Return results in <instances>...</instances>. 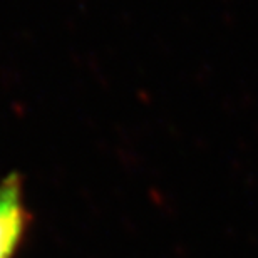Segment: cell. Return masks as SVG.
<instances>
[{
	"mask_svg": "<svg viewBox=\"0 0 258 258\" xmlns=\"http://www.w3.org/2000/svg\"><path fill=\"white\" fill-rule=\"evenodd\" d=\"M29 223L30 213L24 201L22 178L10 174L0 181V258H15Z\"/></svg>",
	"mask_w": 258,
	"mask_h": 258,
	"instance_id": "1",
	"label": "cell"
}]
</instances>
